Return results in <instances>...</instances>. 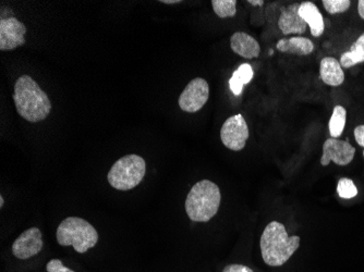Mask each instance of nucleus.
Wrapping results in <instances>:
<instances>
[{"mask_svg":"<svg viewBox=\"0 0 364 272\" xmlns=\"http://www.w3.org/2000/svg\"><path fill=\"white\" fill-rule=\"evenodd\" d=\"M13 101L18 113L28 123L43 121L52 110L48 94L30 75H21L18 79L14 84Z\"/></svg>","mask_w":364,"mask_h":272,"instance_id":"f257e3e1","label":"nucleus"},{"mask_svg":"<svg viewBox=\"0 0 364 272\" xmlns=\"http://www.w3.org/2000/svg\"><path fill=\"white\" fill-rule=\"evenodd\" d=\"M299 245L300 237H289L286 227L278 221L268 223L260 239L264 263L272 267L285 265L299 249Z\"/></svg>","mask_w":364,"mask_h":272,"instance_id":"f03ea898","label":"nucleus"},{"mask_svg":"<svg viewBox=\"0 0 364 272\" xmlns=\"http://www.w3.org/2000/svg\"><path fill=\"white\" fill-rule=\"evenodd\" d=\"M221 190L211 181L202 180L194 184L186 200V212L194 222H207L221 206Z\"/></svg>","mask_w":364,"mask_h":272,"instance_id":"7ed1b4c3","label":"nucleus"},{"mask_svg":"<svg viewBox=\"0 0 364 272\" xmlns=\"http://www.w3.org/2000/svg\"><path fill=\"white\" fill-rule=\"evenodd\" d=\"M56 239L59 245L73 246L78 253L84 254L97 244L99 233L84 219L69 217L59 225Z\"/></svg>","mask_w":364,"mask_h":272,"instance_id":"20e7f679","label":"nucleus"},{"mask_svg":"<svg viewBox=\"0 0 364 272\" xmlns=\"http://www.w3.org/2000/svg\"><path fill=\"white\" fill-rule=\"evenodd\" d=\"M146 174L145 160L131 154L120 158L109 170L107 180L116 190L129 191L139 186Z\"/></svg>","mask_w":364,"mask_h":272,"instance_id":"39448f33","label":"nucleus"},{"mask_svg":"<svg viewBox=\"0 0 364 272\" xmlns=\"http://www.w3.org/2000/svg\"><path fill=\"white\" fill-rule=\"evenodd\" d=\"M249 135V128L241 115L228 118L221 127V142L226 147L233 152H239L245 148Z\"/></svg>","mask_w":364,"mask_h":272,"instance_id":"423d86ee","label":"nucleus"},{"mask_svg":"<svg viewBox=\"0 0 364 272\" xmlns=\"http://www.w3.org/2000/svg\"><path fill=\"white\" fill-rule=\"evenodd\" d=\"M209 96V83L202 78L193 79L179 96V107L186 113H197L204 107Z\"/></svg>","mask_w":364,"mask_h":272,"instance_id":"0eeeda50","label":"nucleus"},{"mask_svg":"<svg viewBox=\"0 0 364 272\" xmlns=\"http://www.w3.org/2000/svg\"><path fill=\"white\" fill-rule=\"evenodd\" d=\"M355 155V148L347 141L338 139H329L323 145V155L321 158L322 166H329L333 162L338 166H347L353 162Z\"/></svg>","mask_w":364,"mask_h":272,"instance_id":"6e6552de","label":"nucleus"},{"mask_svg":"<svg viewBox=\"0 0 364 272\" xmlns=\"http://www.w3.org/2000/svg\"><path fill=\"white\" fill-rule=\"evenodd\" d=\"M26 26L16 18L0 21V50L8 52L20 47L26 42Z\"/></svg>","mask_w":364,"mask_h":272,"instance_id":"1a4fd4ad","label":"nucleus"},{"mask_svg":"<svg viewBox=\"0 0 364 272\" xmlns=\"http://www.w3.org/2000/svg\"><path fill=\"white\" fill-rule=\"evenodd\" d=\"M43 249L42 232L40 229L31 228L24 231L12 245V253L19 259H31Z\"/></svg>","mask_w":364,"mask_h":272,"instance_id":"9d476101","label":"nucleus"},{"mask_svg":"<svg viewBox=\"0 0 364 272\" xmlns=\"http://www.w3.org/2000/svg\"><path fill=\"white\" fill-rule=\"evenodd\" d=\"M299 7L300 4H292L282 9L278 19V28L285 35H289V34L301 35L307 31L308 24L300 17Z\"/></svg>","mask_w":364,"mask_h":272,"instance_id":"9b49d317","label":"nucleus"},{"mask_svg":"<svg viewBox=\"0 0 364 272\" xmlns=\"http://www.w3.org/2000/svg\"><path fill=\"white\" fill-rule=\"evenodd\" d=\"M231 47L235 54L246 59L258 58L261 52L259 42L245 32H236L233 34Z\"/></svg>","mask_w":364,"mask_h":272,"instance_id":"f8f14e48","label":"nucleus"},{"mask_svg":"<svg viewBox=\"0 0 364 272\" xmlns=\"http://www.w3.org/2000/svg\"><path fill=\"white\" fill-rule=\"evenodd\" d=\"M299 14L310 26L311 34L314 38H320L323 35L325 28L324 18L315 4L311 3V1L301 3L300 7H299Z\"/></svg>","mask_w":364,"mask_h":272,"instance_id":"ddd939ff","label":"nucleus"},{"mask_svg":"<svg viewBox=\"0 0 364 272\" xmlns=\"http://www.w3.org/2000/svg\"><path fill=\"white\" fill-rule=\"evenodd\" d=\"M320 76L329 86H339L345 81V73L341 62L333 57L322 59L320 64Z\"/></svg>","mask_w":364,"mask_h":272,"instance_id":"4468645a","label":"nucleus"},{"mask_svg":"<svg viewBox=\"0 0 364 272\" xmlns=\"http://www.w3.org/2000/svg\"><path fill=\"white\" fill-rule=\"evenodd\" d=\"M276 48L278 52H284V54L308 56L314 50V44L309 38L294 36V38H282L278 40Z\"/></svg>","mask_w":364,"mask_h":272,"instance_id":"2eb2a0df","label":"nucleus"},{"mask_svg":"<svg viewBox=\"0 0 364 272\" xmlns=\"http://www.w3.org/2000/svg\"><path fill=\"white\" fill-rule=\"evenodd\" d=\"M253 69L251 64H242L237 70L233 72V76L229 80V87L233 95L240 96L245 85L249 84L253 79Z\"/></svg>","mask_w":364,"mask_h":272,"instance_id":"dca6fc26","label":"nucleus"},{"mask_svg":"<svg viewBox=\"0 0 364 272\" xmlns=\"http://www.w3.org/2000/svg\"><path fill=\"white\" fill-rule=\"evenodd\" d=\"M339 62L341 67L346 69L364 62V33L361 34L359 38L351 45V50L341 55Z\"/></svg>","mask_w":364,"mask_h":272,"instance_id":"f3484780","label":"nucleus"},{"mask_svg":"<svg viewBox=\"0 0 364 272\" xmlns=\"http://www.w3.org/2000/svg\"><path fill=\"white\" fill-rule=\"evenodd\" d=\"M346 120H347V111L343 106H336L331 113V120H329V134L333 139H338L343 134L345 129Z\"/></svg>","mask_w":364,"mask_h":272,"instance_id":"a211bd4d","label":"nucleus"},{"mask_svg":"<svg viewBox=\"0 0 364 272\" xmlns=\"http://www.w3.org/2000/svg\"><path fill=\"white\" fill-rule=\"evenodd\" d=\"M211 6L214 9L217 17L225 19V18H233L237 13V1L236 0H211Z\"/></svg>","mask_w":364,"mask_h":272,"instance_id":"6ab92c4d","label":"nucleus"},{"mask_svg":"<svg viewBox=\"0 0 364 272\" xmlns=\"http://www.w3.org/2000/svg\"><path fill=\"white\" fill-rule=\"evenodd\" d=\"M337 193L343 200H351L358 195V188L351 178H343L337 184Z\"/></svg>","mask_w":364,"mask_h":272,"instance_id":"aec40b11","label":"nucleus"},{"mask_svg":"<svg viewBox=\"0 0 364 272\" xmlns=\"http://www.w3.org/2000/svg\"><path fill=\"white\" fill-rule=\"evenodd\" d=\"M323 6L329 13H343L351 6V0H323Z\"/></svg>","mask_w":364,"mask_h":272,"instance_id":"412c9836","label":"nucleus"},{"mask_svg":"<svg viewBox=\"0 0 364 272\" xmlns=\"http://www.w3.org/2000/svg\"><path fill=\"white\" fill-rule=\"evenodd\" d=\"M46 270L48 272H75L69 268L65 267L64 264L59 259H53L46 266Z\"/></svg>","mask_w":364,"mask_h":272,"instance_id":"4be33fe9","label":"nucleus"},{"mask_svg":"<svg viewBox=\"0 0 364 272\" xmlns=\"http://www.w3.org/2000/svg\"><path fill=\"white\" fill-rule=\"evenodd\" d=\"M223 272H253V270L245 265H229Z\"/></svg>","mask_w":364,"mask_h":272,"instance_id":"5701e85b","label":"nucleus"},{"mask_svg":"<svg viewBox=\"0 0 364 272\" xmlns=\"http://www.w3.org/2000/svg\"><path fill=\"white\" fill-rule=\"evenodd\" d=\"M355 139L361 147L364 148V125H359L355 129Z\"/></svg>","mask_w":364,"mask_h":272,"instance_id":"b1692460","label":"nucleus"},{"mask_svg":"<svg viewBox=\"0 0 364 272\" xmlns=\"http://www.w3.org/2000/svg\"><path fill=\"white\" fill-rule=\"evenodd\" d=\"M358 12H359L360 17L364 20V0L358 1Z\"/></svg>","mask_w":364,"mask_h":272,"instance_id":"393cba45","label":"nucleus"},{"mask_svg":"<svg viewBox=\"0 0 364 272\" xmlns=\"http://www.w3.org/2000/svg\"><path fill=\"white\" fill-rule=\"evenodd\" d=\"M248 3L251 4L253 6H262L264 4L263 0H249Z\"/></svg>","mask_w":364,"mask_h":272,"instance_id":"a878e982","label":"nucleus"},{"mask_svg":"<svg viewBox=\"0 0 364 272\" xmlns=\"http://www.w3.org/2000/svg\"><path fill=\"white\" fill-rule=\"evenodd\" d=\"M160 3L167 4V5H172V4L180 3V0H160Z\"/></svg>","mask_w":364,"mask_h":272,"instance_id":"bb28decb","label":"nucleus"},{"mask_svg":"<svg viewBox=\"0 0 364 272\" xmlns=\"http://www.w3.org/2000/svg\"><path fill=\"white\" fill-rule=\"evenodd\" d=\"M5 205V200H4L3 196H0V207H4Z\"/></svg>","mask_w":364,"mask_h":272,"instance_id":"cd10ccee","label":"nucleus"},{"mask_svg":"<svg viewBox=\"0 0 364 272\" xmlns=\"http://www.w3.org/2000/svg\"><path fill=\"white\" fill-rule=\"evenodd\" d=\"M272 54H274V50H270V56H272Z\"/></svg>","mask_w":364,"mask_h":272,"instance_id":"c85d7f7f","label":"nucleus"},{"mask_svg":"<svg viewBox=\"0 0 364 272\" xmlns=\"http://www.w3.org/2000/svg\"><path fill=\"white\" fill-rule=\"evenodd\" d=\"M363 157H364V150H363Z\"/></svg>","mask_w":364,"mask_h":272,"instance_id":"c756f323","label":"nucleus"}]
</instances>
